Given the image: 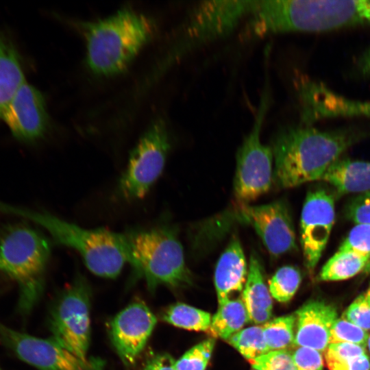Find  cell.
<instances>
[{
	"label": "cell",
	"mask_w": 370,
	"mask_h": 370,
	"mask_svg": "<svg viewBox=\"0 0 370 370\" xmlns=\"http://www.w3.org/2000/svg\"><path fill=\"white\" fill-rule=\"evenodd\" d=\"M369 134V131L354 127L322 130L304 124L284 127L271 147L273 179L282 188L322 180L344 152Z\"/></svg>",
	"instance_id": "cell-1"
},
{
	"label": "cell",
	"mask_w": 370,
	"mask_h": 370,
	"mask_svg": "<svg viewBox=\"0 0 370 370\" xmlns=\"http://www.w3.org/2000/svg\"><path fill=\"white\" fill-rule=\"evenodd\" d=\"M370 24V0L261 1L253 18L260 37L324 32Z\"/></svg>",
	"instance_id": "cell-2"
},
{
	"label": "cell",
	"mask_w": 370,
	"mask_h": 370,
	"mask_svg": "<svg viewBox=\"0 0 370 370\" xmlns=\"http://www.w3.org/2000/svg\"><path fill=\"white\" fill-rule=\"evenodd\" d=\"M155 22L130 8L106 18L82 24L86 40V63L101 77L123 73L153 37Z\"/></svg>",
	"instance_id": "cell-3"
},
{
	"label": "cell",
	"mask_w": 370,
	"mask_h": 370,
	"mask_svg": "<svg viewBox=\"0 0 370 370\" xmlns=\"http://www.w3.org/2000/svg\"><path fill=\"white\" fill-rule=\"evenodd\" d=\"M0 211L27 219L45 229L58 244L73 248L95 275L115 278L129 262L125 234L104 228L86 229L45 211L7 204L0 201Z\"/></svg>",
	"instance_id": "cell-4"
},
{
	"label": "cell",
	"mask_w": 370,
	"mask_h": 370,
	"mask_svg": "<svg viewBox=\"0 0 370 370\" xmlns=\"http://www.w3.org/2000/svg\"><path fill=\"white\" fill-rule=\"evenodd\" d=\"M50 255L47 238L29 225L10 224L0 231V271L16 283L17 308L24 317L42 295Z\"/></svg>",
	"instance_id": "cell-5"
},
{
	"label": "cell",
	"mask_w": 370,
	"mask_h": 370,
	"mask_svg": "<svg viewBox=\"0 0 370 370\" xmlns=\"http://www.w3.org/2000/svg\"><path fill=\"white\" fill-rule=\"evenodd\" d=\"M125 234L128 262L134 274L145 280L150 291L159 285L178 288L191 283L183 247L173 227L159 224L130 230Z\"/></svg>",
	"instance_id": "cell-6"
},
{
	"label": "cell",
	"mask_w": 370,
	"mask_h": 370,
	"mask_svg": "<svg viewBox=\"0 0 370 370\" xmlns=\"http://www.w3.org/2000/svg\"><path fill=\"white\" fill-rule=\"evenodd\" d=\"M258 1H206L190 11L182 36L173 50L178 58L232 33Z\"/></svg>",
	"instance_id": "cell-7"
},
{
	"label": "cell",
	"mask_w": 370,
	"mask_h": 370,
	"mask_svg": "<svg viewBox=\"0 0 370 370\" xmlns=\"http://www.w3.org/2000/svg\"><path fill=\"white\" fill-rule=\"evenodd\" d=\"M90 288L78 275L54 303L49 315L51 338L84 360L90 338Z\"/></svg>",
	"instance_id": "cell-8"
},
{
	"label": "cell",
	"mask_w": 370,
	"mask_h": 370,
	"mask_svg": "<svg viewBox=\"0 0 370 370\" xmlns=\"http://www.w3.org/2000/svg\"><path fill=\"white\" fill-rule=\"evenodd\" d=\"M166 123L153 121L131 151L118 184V193L127 201L143 198L162 173L171 148Z\"/></svg>",
	"instance_id": "cell-9"
},
{
	"label": "cell",
	"mask_w": 370,
	"mask_h": 370,
	"mask_svg": "<svg viewBox=\"0 0 370 370\" xmlns=\"http://www.w3.org/2000/svg\"><path fill=\"white\" fill-rule=\"evenodd\" d=\"M269 104V93L265 89L252 129L237 152L234 195L238 204H247L271 188L273 151L271 147L262 143L260 138Z\"/></svg>",
	"instance_id": "cell-10"
},
{
	"label": "cell",
	"mask_w": 370,
	"mask_h": 370,
	"mask_svg": "<svg viewBox=\"0 0 370 370\" xmlns=\"http://www.w3.org/2000/svg\"><path fill=\"white\" fill-rule=\"evenodd\" d=\"M0 343L22 361L39 370H102L99 359L84 360L53 338L13 330L0 322Z\"/></svg>",
	"instance_id": "cell-11"
},
{
	"label": "cell",
	"mask_w": 370,
	"mask_h": 370,
	"mask_svg": "<svg viewBox=\"0 0 370 370\" xmlns=\"http://www.w3.org/2000/svg\"><path fill=\"white\" fill-rule=\"evenodd\" d=\"M335 218L334 200L323 188L307 193L300 220V243L304 264L311 274L328 243Z\"/></svg>",
	"instance_id": "cell-12"
},
{
	"label": "cell",
	"mask_w": 370,
	"mask_h": 370,
	"mask_svg": "<svg viewBox=\"0 0 370 370\" xmlns=\"http://www.w3.org/2000/svg\"><path fill=\"white\" fill-rule=\"evenodd\" d=\"M237 208L236 219L253 227L273 257L296 248L293 221L282 200L256 206L238 204Z\"/></svg>",
	"instance_id": "cell-13"
},
{
	"label": "cell",
	"mask_w": 370,
	"mask_h": 370,
	"mask_svg": "<svg viewBox=\"0 0 370 370\" xmlns=\"http://www.w3.org/2000/svg\"><path fill=\"white\" fill-rule=\"evenodd\" d=\"M300 115L304 125L338 117L370 119V101L339 95L322 82L304 79L298 83Z\"/></svg>",
	"instance_id": "cell-14"
},
{
	"label": "cell",
	"mask_w": 370,
	"mask_h": 370,
	"mask_svg": "<svg viewBox=\"0 0 370 370\" xmlns=\"http://www.w3.org/2000/svg\"><path fill=\"white\" fill-rule=\"evenodd\" d=\"M156 322L154 314L142 301L132 302L113 318L110 325L111 341L125 364L136 362Z\"/></svg>",
	"instance_id": "cell-15"
},
{
	"label": "cell",
	"mask_w": 370,
	"mask_h": 370,
	"mask_svg": "<svg viewBox=\"0 0 370 370\" xmlns=\"http://www.w3.org/2000/svg\"><path fill=\"white\" fill-rule=\"evenodd\" d=\"M2 119L19 140L34 142L45 136L49 116L42 93L25 82L8 105Z\"/></svg>",
	"instance_id": "cell-16"
},
{
	"label": "cell",
	"mask_w": 370,
	"mask_h": 370,
	"mask_svg": "<svg viewBox=\"0 0 370 370\" xmlns=\"http://www.w3.org/2000/svg\"><path fill=\"white\" fill-rule=\"evenodd\" d=\"M293 345L324 353L330 344L332 326L338 319L336 309L323 301L311 300L295 313Z\"/></svg>",
	"instance_id": "cell-17"
},
{
	"label": "cell",
	"mask_w": 370,
	"mask_h": 370,
	"mask_svg": "<svg viewBox=\"0 0 370 370\" xmlns=\"http://www.w3.org/2000/svg\"><path fill=\"white\" fill-rule=\"evenodd\" d=\"M247 262L239 239L233 236L219 258L214 282L219 305L243 290L247 278Z\"/></svg>",
	"instance_id": "cell-18"
},
{
	"label": "cell",
	"mask_w": 370,
	"mask_h": 370,
	"mask_svg": "<svg viewBox=\"0 0 370 370\" xmlns=\"http://www.w3.org/2000/svg\"><path fill=\"white\" fill-rule=\"evenodd\" d=\"M249 317L255 323H265L272 314L273 302L263 277L261 263L255 253L249 260L247 278L241 297Z\"/></svg>",
	"instance_id": "cell-19"
},
{
	"label": "cell",
	"mask_w": 370,
	"mask_h": 370,
	"mask_svg": "<svg viewBox=\"0 0 370 370\" xmlns=\"http://www.w3.org/2000/svg\"><path fill=\"white\" fill-rule=\"evenodd\" d=\"M341 195L370 190V162L342 157L336 161L322 178Z\"/></svg>",
	"instance_id": "cell-20"
},
{
	"label": "cell",
	"mask_w": 370,
	"mask_h": 370,
	"mask_svg": "<svg viewBox=\"0 0 370 370\" xmlns=\"http://www.w3.org/2000/svg\"><path fill=\"white\" fill-rule=\"evenodd\" d=\"M25 82L18 52L7 39L0 35V119Z\"/></svg>",
	"instance_id": "cell-21"
},
{
	"label": "cell",
	"mask_w": 370,
	"mask_h": 370,
	"mask_svg": "<svg viewBox=\"0 0 370 370\" xmlns=\"http://www.w3.org/2000/svg\"><path fill=\"white\" fill-rule=\"evenodd\" d=\"M248 321L247 312L242 299L230 298L219 305L208 332L213 338L227 341Z\"/></svg>",
	"instance_id": "cell-22"
},
{
	"label": "cell",
	"mask_w": 370,
	"mask_h": 370,
	"mask_svg": "<svg viewBox=\"0 0 370 370\" xmlns=\"http://www.w3.org/2000/svg\"><path fill=\"white\" fill-rule=\"evenodd\" d=\"M370 257L352 251L338 250L326 262L319 273L321 281H339L362 272Z\"/></svg>",
	"instance_id": "cell-23"
},
{
	"label": "cell",
	"mask_w": 370,
	"mask_h": 370,
	"mask_svg": "<svg viewBox=\"0 0 370 370\" xmlns=\"http://www.w3.org/2000/svg\"><path fill=\"white\" fill-rule=\"evenodd\" d=\"M161 319L175 327L197 332L208 331L212 317L210 313L183 303L169 306Z\"/></svg>",
	"instance_id": "cell-24"
},
{
	"label": "cell",
	"mask_w": 370,
	"mask_h": 370,
	"mask_svg": "<svg viewBox=\"0 0 370 370\" xmlns=\"http://www.w3.org/2000/svg\"><path fill=\"white\" fill-rule=\"evenodd\" d=\"M295 321V314H291L269 320L262 325L269 352L286 349L293 345Z\"/></svg>",
	"instance_id": "cell-25"
},
{
	"label": "cell",
	"mask_w": 370,
	"mask_h": 370,
	"mask_svg": "<svg viewBox=\"0 0 370 370\" xmlns=\"http://www.w3.org/2000/svg\"><path fill=\"white\" fill-rule=\"evenodd\" d=\"M227 341L248 360L269 352L262 326L254 325L242 329Z\"/></svg>",
	"instance_id": "cell-26"
},
{
	"label": "cell",
	"mask_w": 370,
	"mask_h": 370,
	"mask_svg": "<svg viewBox=\"0 0 370 370\" xmlns=\"http://www.w3.org/2000/svg\"><path fill=\"white\" fill-rule=\"evenodd\" d=\"M301 280V273L297 268L282 267L269 281V293L279 302L289 301L297 292Z\"/></svg>",
	"instance_id": "cell-27"
},
{
	"label": "cell",
	"mask_w": 370,
	"mask_h": 370,
	"mask_svg": "<svg viewBox=\"0 0 370 370\" xmlns=\"http://www.w3.org/2000/svg\"><path fill=\"white\" fill-rule=\"evenodd\" d=\"M215 345L214 338H208L195 345L175 360L176 370H205Z\"/></svg>",
	"instance_id": "cell-28"
},
{
	"label": "cell",
	"mask_w": 370,
	"mask_h": 370,
	"mask_svg": "<svg viewBox=\"0 0 370 370\" xmlns=\"http://www.w3.org/2000/svg\"><path fill=\"white\" fill-rule=\"evenodd\" d=\"M368 332L345 319L338 318L330 333V343H349L366 347Z\"/></svg>",
	"instance_id": "cell-29"
},
{
	"label": "cell",
	"mask_w": 370,
	"mask_h": 370,
	"mask_svg": "<svg viewBox=\"0 0 370 370\" xmlns=\"http://www.w3.org/2000/svg\"><path fill=\"white\" fill-rule=\"evenodd\" d=\"M249 361L258 370H296L291 353L286 349L270 351Z\"/></svg>",
	"instance_id": "cell-30"
},
{
	"label": "cell",
	"mask_w": 370,
	"mask_h": 370,
	"mask_svg": "<svg viewBox=\"0 0 370 370\" xmlns=\"http://www.w3.org/2000/svg\"><path fill=\"white\" fill-rule=\"evenodd\" d=\"M338 250H348L370 257V224H356L340 245Z\"/></svg>",
	"instance_id": "cell-31"
},
{
	"label": "cell",
	"mask_w": 370,
	"mask_h": 370,
	"mask_svg": "<svg viewBox=\"0 0 370 370\" xmlns=\"http://www.w3.org/2000/svg\"><path fill=\"white\" fill-rule=\"evenodd\" d=\"M342 317L367 332L370 331V297L366 293L358 295Z\"/></svg>",
	"instance_id": "cell-32"
},
{
	"label": "cell",
	"mask_w": 370,
	"mask_h": 370,
	"mask_svg": "<svg viewBox=\"0 0 370 370\" xmlns=\"http://www.w3.org/2000/svg\"><path fill=\"white\" fill-rule=\"evenodd\" d=\"M323 354L325 362L343 361L367 355L365 347L349 343H330Z\"/></svg>",
	"instance_id": "cell-33"
},
{
	"label": "cell",
	"mask_w": 370,
	"mask_h": 370,
	"mask_svg": "<svg viewBox=\"0 0 370 370\" xmlns=\"http://www.w3.org/2000/svg\"><path fill=\"white\" fill-rule=\"evenodd\" d=\"M291 355L296 370H323V353L316 349L296 347Z\"/></svg>",
	"instance_id": "cell-34"
},
{
	"label": "cell",
	"mask_w": 370,
	"mask_h": 370,
	"mask_svg": "<svg viewBox=\"0 0 370 370\" xmlns=\"http://www.w3.org/2000/svg\"><path fill=\"white\" fill-rule=\"evenodd\" d=\"M346 215L356 224H370V190L360 193L349 202Z\"/></svg>",
	"instance_id": "cell-35"
},
{
	"label": "cell",
	"mask_w": 370,
	"mask_h": 370,
	"mask_svg": "<svg viewBox=\"0 0 370 370\" xmlns=\"http://www.w3.org/2000/svg\"><path fill=\"white\" fill-rule=\"evenodd\" d=\"M329 370H370L368 355L343 361L325 362Z\"/></svg>",
	"instance_id": "cell-36"
},
{
	"label": "cell",
	"mask_w": 370,
	"mask_h": 370,
	"mask_svg": "<svg viewBox=\"0 0 370 370\" xmlns=\"http://www.w3.org/2000/svg\"><path fill=\"white\" fill-rule=\"evenodd\" d=\"M175 360L167 354H158L150 357L143 370H176Z\"/></svg>",
	"instance_id": "cell-37"
},
{
	"label": "cell",
	"mask_w": 370,
	"mask_h": 370,
	"mask_svg": "<svg viewBox=\"0 0 370 370\" xmlns=\"http://www.w3.org/2000/svg\"><path fill=\"white\" fill-rule=\"evenodd\" d=\"M356 69L361 76L370 77V47L359 57Z\"/></svg>",
	"instance_id": "cell-38"
},
{
	"label": "cell",
	"mask_w": 370,
	"mask_h": 370,
	"mask_svg": "<svg viewBox=\"0 0 370 370\" xmlns=\"http://www.w3.org/2000/svg\"><path fill=\"white\" fill-rule=\"evenodd\" d=\"M362 272L365 273H370V260Z\"/></svg>",
	"instance_id": "cell-39"
},
{
	"label": "cell",
	"mask_w": 370,
	"mask_h": 370,
	"mask_svg": "<svg viewBox=\"0 0 370 370\" xmlns=\"http://www.w3.org/2000/svg\"><path fill=\"white\" fill-rule=\"evenodd\" d=\"M366 347H367L369 353H370V332L369 333L368 332V337H367V345H366Z\"/></svg>",
	"instance_id": "cell-40"
},
{
	"label": "cell",
	"mask_w": 370,
	"mask_h": 370,
	"mask_svg": "<svg viewBox=\"0 0 370 370\" xmlns=\"http://www.w3.org/2000/svg\"><path fill=\"white\" fill-rule=\"evenodd\" d=\"M365 293L370 297V284Z\"/></svg>",
	"instance_id": "cell-41"
},
{
	"label": "cell",
	"mask_w": 370,
	"mask_h": 370,
	"mask_svg": "<svg viewBox=\"0 0 370 370\" xmlns=\"http://www.w3.org/2000/svg\"><path fill=\"white\" fill-rule=\"evenodd\" d=\"M252 370H258V369H253Z\"/></svg>",
	"instance_id": "cell-42"
},
{
	"label": "cell",
	"mask_w": 370,
	"mask_h": 370,
	"mask_svg": "<svg viewBox=\"0 0 370 370\" xmlns=\"http://www.w3.org/2000/svg\"><path fill=\"white\" fill-rule=\"evenodd\" d=\"M0 370H3V369H1V366H0Z\"/></svg>",
	"instance_id": "cell-43"
}]
</instances>
